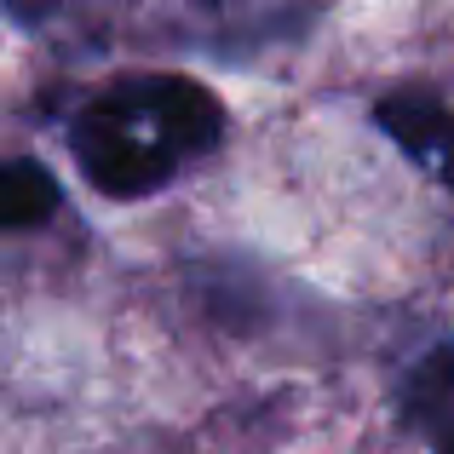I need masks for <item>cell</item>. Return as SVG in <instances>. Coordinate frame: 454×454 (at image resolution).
<instances>
[{"label": "cell", "mask_w": 454, "mask_h": 454, "mask_svg": "<svg viewBox=\"0 0 454 454\" xmlns=\"http://www.w3.org/2000/svg\"><path fill=\"white\" fill-rule=\"evenodd\" d=\"M231 133L219 92L190 75L138 69L92 87L69 110L64 145L75 173L110 201H138L167 190L184 167L207 161Z\"/></svg>", "instance_id": "1"}, {"label": "cell", "mask_w": 454, "mask_h": 454, "mask_svg": "<svg viewBox=\"0 0 454 454\" xmlns=\"http://www.w3.org/2000/svg\"><path fill=\"white\" fill-rule=\"evenodd\" d=\"M374 127L420 173L454 190V98H443L437 87H391L374 98Z\"/></svg>", "instance_id": "2"}, {"label": "cell", "mask_w": 454, "mask_h": 454, "mask_svg": "<svg viewBox=\"0 0 454 454\" xmlns=\"http://www.w3.org/2000/svg\"><path fill=\"white\" fill-rule=\"evenodd\" d=\"M196 41L213 52H254L270 41H294L317 18L322 0H178Z\"/></svg>", "instance_id": "3"}, {"label": "cell", "mask_w": 454, "mask_h": 454, "mask_svg": "<svg viewBox=\"0 0 454 454\" xmlns=\"http://www.w3.org/2000/svg\"><path fill=\"white\" fill-rule=\"evenodd\" d=\"M397 414L409 432H449L454 426V340L432 345L397 386Z\"/></svg>", "instance_id": "4"}, {"label": "cell", "mask_w": 454, "mask_h": 454, "mask_svg": "<svg viewBox=\"0 0 454 454\" xmlns=\"http://www.w3.org/2000/svg\"><path fill=\"white\" fill-rule=\"evenodd\" d=\"M58 178L46 161H35V155H12L6 161V178H0V219H6V231H35V224H46L58 213Z\"/></svg>", "instance_id": "5"}, {"label": "cell", "mask_w": 454, "mask_h": 454, "mask_svg": "<svg viewBox=\"0 0 454 454\" xmlns=\"http://www.w3.org/2000/svg\"><path fill=\"white\" fill-rule=\"evenodd\" d=\"M87 6H98V0H6L18 29H46V23L69 18V12H87Z\"/></svg>", "instance_id": "6"}, {"label": "cell", "mask_w": 454, "mask_h": 454, "mask_svg": "<svg viewBox=\"0 0 454 454\" xmlns=\"http://www.w3.org/2000/svg\"><path fill=\"white\" fill-rule=\"evenodd\" d=\"M437 454H454V426L443 432V443H437Z\"/></svg>", "instance_id": "7"}]
</instances>
